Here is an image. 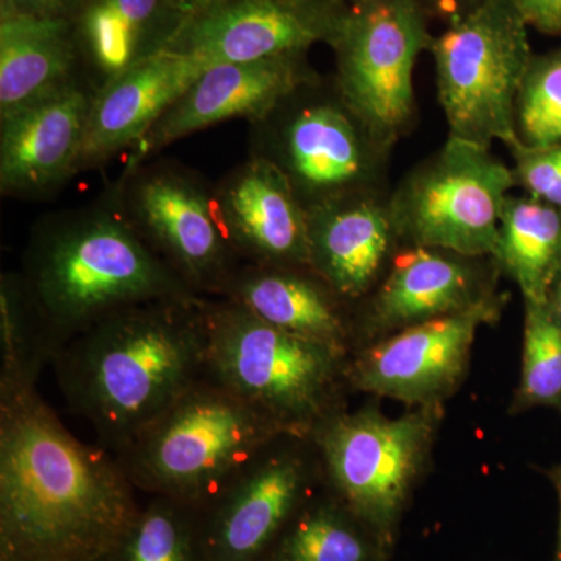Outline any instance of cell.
Here are the masks:
<instances>
[{"label": "cell", "instance_id": "27", "mask_svg": "<svg viewBox=\"0 0 561 561\" xmlns=\"http://www.w3.org/2000/svg\"><path fill=\"white\" fill-rule=\"evenodd\" d=\"M106 559L202 561L198 508L172 497L150 496Z\"/></svg>", "mask_w": 561, "mask_h": 561}, {"label": "cell", "instance_id": "37", "mask_svg": "<svg viewBox=\"0 0 561 561\" xmlns=\"http://www.w3.org/2000/svg\"><path fill=\"white\" fill-rule=\"evenodd\" d=\"M331 2L337 3L341 7L359 5V3L370 2V0H331Z\"/></svg>", "mask_w": 561, "mask_h": 561}, {"label": "cell", "instance_id": "35", "mask_svg": "<svg viewBox=\"0 0 561 561\" xmlns=\"http://www.w3.org/2000/svg\"><path fill=\"white\" fill-rule=\"evenodd\" d=\"M180 2L191 14L194 11L205 9V7L213 5V3L221 2V0H180Z\"/></svg>", "mask_w": 561, "mask_h": 561}, {"label": "cell", "instance_id": "6", "mask_svg": "<svg viewBox=\"0 0 561 561\" xmlns=\"http://www.w3.org/2000/svg\"><path fill=\"white\" fill-rule=\"evenodd\" d=\"M529 24L515 0H482L432 39L438 102L449 136L519 146L516 101L531 58Z\"/></svg>", "mask_w": 561, "mask_h": 561}, {"label": "cell", "instance_id": "12", "mask_svg": "<svg viewBox=\"0 0 561 561\" xmlns=\"http://www.w3.org/2000/svg\"><path fill=\"white\" fill-rule=\"evenodd\" d=\"M323 482L311 437L283 434L198 508L202 561H265Z\"/></svg>", "mask_w": 561, "mask_h": 561}, {"label": "cell", "instance_id": "3", "mask_svg": "<svg viewBox=\"0 0 561 561\" xmlns=\"http://www.w3.org/2000/svg\"><path fill=\"white\" fill-rule=\"evenodd\" d=\"M21 275L61 346L122 309L201 297L140 239L113 186L91 205L36 221Z\"/></svg>", "mask_w": 561, "mask_h": 561}, {"label": "cell", "instance_id": "15", "mask_svg": "<svg viewBox=\"0 0 561 561\" xmlns=\"http://www.w3.org/2000/svg\"><path fill=\"white\" fill-rule=\"evenodd\" d=\"M306 55L208 66L130 150L124 172L149 162L175 140L221 122L261 121L286 95L316 77Z\"/></svg>", "mask_w": 561, "mask_h": 561}, {"label": "cell", "instance_id": "22", "mask_svg": "<svg viewBox=\"0 0 561 561\" xmlns=\"http://www.w3.org/2000/svg\"><path fill=\"white\" fill-rule=\"evenodd\" d=\"M216 298L238 302L278 330L350 354L354 323L348 302L309 267L241 262Z\"/></svg>", "mask_w": 561, "mask_h": 561}, {"label": "cell", "instance_id": "7", "mask_svg": "<svg viewBox=\"0 0 561 561\" xmlns=\"http://www.w3.org/2000/svg\"><path fill=\"white\" fill-rule=\"evenodd\" d=\"M440 408L390 419L373 408L337 412L312 432L323 483L373 540L389 545L427 459Z\"/></svg>", "mask_w": 561, "mask_h": 561}, {"label": "cell", "instance_id": "9", "mask_svg": "<svg viewBox=\"0 0 561 561\" xmlns=\"http://www.w3.org/2000/svg\"><path fill=\"white\" fill-rule=\"evenodd\" d=\"M513 186L512 168L490 147L449 136L391 195L398 239L461 256H493Z\"/></svg>", "mask_w": 561, "mask_h": 561}, {"label": "cell", "instance_id": "11", "mask_svg": "<svg viewBox=\"0 0 561 561\" xmlns=\"http://www.w3.org/2000/svg\"><path fill=\"white\" fill-rule=\"evenodd\" d=\"M117 201L140 239L195 294L216 298L241 264L225 230L217 186L171 161L122 172Z\"/></svg>", "mask_w": 561, "mask_h": 561}, {"label": "cell", "instance_id": "38", "mask_svg": "<svg viewBox=\"0 0 561 561\" xmlns=\"http://www.w3.org/2000/svg\"><path fill=\"white\" fill-rule=\"evenodd\" d=\"M91 561H108V559H106V557H103V559H99V560H91Z\"/></svg>", "mask_w": 561, "mask_h": 561}, {"label": "cell", "instance_id": "18", "mask_svg": "<svg viewBox=\"0 0 561 561\" xmlns=\"http://www.w3.org/2000/svg\"><path fill=\"white\" fill-rule=\"evenodd\" d=\"M206 68L194 58L164 51L94 92L77 175L135 149Z\"/></svg>", "mask_w": 561, "mask_h": 561}, {"label": "cell", "instance_id": "20", "mask_svg": "<svg viewBox=\"0 0 561 561\" xmlns=\"http://www.w3.org/2000/svg\"><path fill=\"white\" fill-rule=\"evenodd\" d=\"M474 260L453 251L409 245L393 257L389 275L373 295L362 331H401L467 311L491 294Z\"/></svg>", "mask_w": 561, "mask_h": 561}, {"label": "cell", "instance_id": "23", "mask_svg": "<svg viewBox=\"0 0 561 561\" xmlns=\"http://www.w3.org/2000/svg\"><path fill=\"white\" fill-rule=\"evenodd\" d=\"M79 80L70 21L0 16V119Z\"/></svg>", "mask_w": 561, "mask_h": 561}, {"label": "cell", "instance_id": "25", "mask_svg": "<svg viewBox=\"0 0 561 561\" xmlns=\"http://www.w3.org/2000/svg\"><path fill=\"white\" fill-rule=\"evenodd\" d=\"M61 350L21 272L0 276V400L36 391Z\"/></svg>", "mask_w": 561, "mask_h": 561}, {"label": "cell", "instance_id": "2", "mask_svg": "<svg viewBox=\"0 0 561 561\" xmlns=\"http://www.w3.org/2000/svg\"><path fill=\"white\" fill-rule=\"evenodd\" d=\"M205 302L190 297L131 306L58 351L51 368L66 404L111 453L208 373Z\"/></svg>", "mask_w": 561, "mask_h": 561}, {"label": "cell", "instance_id": "29", "mask_svg": "<svg viewBox=\"0 0 561 561\" xmlns=\"http://www.w3.org/2000/svg\"><path fill=\"white\" fill-rule=\"evenodd\" d=\"M516 135L526 147L561 140V47L531 58L516 101Z\"/></svg>", "mask_w": 561, "mask_h": 561}, {"label": "cell", "instance_id": "24", "mask_svg": "<svg viewBox=\"0 0 561 561\" xmlns=\"http://www.w3.org/2000/svg\"><path fill=\"white\" fill-rule=\"evenodd\" d=\"M493 257L518 284L524 301L548 302L561 275V209L530 195H508Z\"/></svg>", "mask_w": 561, "mask_h": 561}, {"label": "cell", "instance_id": "5", "mask_svg": "<svg viewBox=\"0 0 561 561\" xmlns=\"http://www.w3.org/2000/svg\"><path fill=\"white\" fill-rule=\"evenodd\" d=\"M210 378L287 434L311 437L341 409L348 356L272 327L225 298H206Z\"/></svg>", "mask_w": 561, "mask_h": 561}, {"label": "cell", "instance_id": "17", "mask_svg": "<svg viewBox=\"0 0 561 561\" xmlns=\"http://www.w3.org/2000/svg\"><path fill=\"white\" fill-rule=\"evenodd\" d=\"M216 186L225 230L239 261L309 267L308 213L275 164L249 154Z\"/></svg>", "mask_w": 561, "mask_h": 561}, {"label": "cell", "instance_id": "21", "mask_svg": "<svg viewBox=\"0 0 561 561\" xmlns=\"http://www.w3.org/2000/svg\"><path fill=\"white\" fill-rule=\"evenodd\" d=\"M187 16L180 0H83L70 20L81 79L98 92L164 54Z\"/></svg>", "mask_w": 561, "mask_h": 561}, {"label": "cell", "instance_id": "13", "mask_svg": "<svg viewBox=\"0 0 561 561\" xmlns=\"http://www.w3.org/2000/svg\"><path fill=\"white\" fill-rule=\"evenodd\" d=\"M500 311V300L490 295L467 311L397 331L348 359V383L420 408L438 404L467 373L479 328Z\"/></svg>", "mask_w": 561, "mask_h": 561}, {"label": "cell", "instance_id": "31", "mask_svg": "<svg viewBox=\"0 0 561 561\" xmlns=\"http://www.w3.org/2000/svg\"><path fill=\"white\" fill-rule=\"evenodd\" d=\"M83 0H0V16L49 18V20H72Z\"/></svg>", "mask_w": 561, "mask_h": 561}, {"label": "cell", "instance_id": "8", "mask_svg": "<svg viewBox=\"0 0 561 561\" xmlns=\"http://www.w3.org/2000/svg\"><path fill=\"white\" fill-rule=\"evenodd\" d=\"M250 125V154L275 164L306 210L376 191L387 149L348 108L334 81L313 77Z\"/></svg>", "mask_w": 561, "mask_h": 561}, {"label": "cell", "instance_id": "16", "mask_svg": "<svg viewBox=\"0 0 561 561\" xmlns=\"http://www.w3.org/2000/svg\"><path fill=\"white\" fill-rule=\"evenodd\" d=\"M92 95L79 80L0 119L3 197L43 198L77 175Z\"/></svg>", "mask_w": 561, "mask_h": 561}, {"label": "cell", "instance_id": "32", "mask_svg": "<svg viewBox=\"0 0 561 561\" xmlns=\"http://www.w3.org/2000/svg\"><path fill=\"white\" fill-rule=\"evenodd\" d=\"M529 27L561 36V0H515Z\"/></svg>", "mask_w": 561, "mask_h": 561}, {"label": "cell", "instance_id": "1", "mask_svg": "<svg viewBox=\"0 0 561 561\" xmlns=\"http://www.w3.org/2000/svg\"><path fill=\"white\" fill-rule=\"evenodd\" d=\"M135 493L116 454L79 440L38 390L0 400V561L110 556Z\"/></svg>", "mask_w": 561, "mask_h": 561}, {"label": "cell", "instance_id": "36", "mask_svg": "<svg viewBox=\"0 0 561 561\" xmlns=\"http://www.w3.org/2000/svg\"><path fill=\"white\" fill-rule=\"evenodd\" d=\"M553 483H556V489L559 491V500H560V529H559V545H557L556 551V560L561 561V471H557L553 474Z\"/></svg>", "mask_w": 561, "mask_h": 561}, {"label": "cell", "instance_id": "19", "mask_svg": "<svg viewBox=\"0 0 561 561\" xmlns=\"http://www.w3.org/2000/svg\"><path fill=\"white\" fill-rule=\"evenodd\" d=\"M306 213L309 268L343 301L370 294L398 239L389 201L378 191L360 192Z\"/></svg>", "mask_w": 561, "mask_h": 561}, {"label": "cell", "instance_id": "28", "mask_svg": "<svg viewBox=\"0 0 561 561\" xmlns=\"http://www.w3.org/2000/svg\"><path fill=\"white\" fill-rule=\"evenodd\" d=\"M519 404L561 405V324L548 302H526Z\"/></svg>", "mask_w": 561, "mask_h": 561}, {"label": "cell", "instance_id": "30", "mask_svg": "<svg viewBox=\"0 0 561 561\" xmlns=\"http://www.w3.org/2000/svg\"><path fill=\"white\" fill-rule=\"evenodd\" d=\"M516 186L530 197L561 209V140L541 147L519 144L512 149Z\"/></svg>", "mask_w": 561, "mask_h": 561}, {"label": "cell", "instance_id": "33", "mask_svg": "<svg viewBox=\"0 0 561 561\" xmlns=\"http://www.w3.org/2000/svg\"><path fill=\"white\" fill-rule=\"evenodd\" d=\"M426 2L442 14H448L453 21L474 9L482 0H426Z\"/></svg>", "mask_w": 561, "mask_h": 561}, {"label": "cell", "instance_id": "34", "mask_svg": "<svg viewBox=\"0 0 561 561\" xmlns=\"http://www.w3.org/2000/svg\"><path fill=\"white\" fill-rule=\"evenodd\" d=\"M549 308L556 317L557 321L561 324V275L553 283L551 291H549L548 298Z\"/></svg>", "mask_w": 561, "mask_h": 561}, {"label": "cell", "instance_id": "26", "mask_svg": "<svg viewBox=\"0 0 561 561\" xmlns=\"http://www.w3.org/2000/svg\"><path fill=\"white\" fill-rule=\"evenodd\" d=\"M373 542L364 524L334 494L316 493L287 524L265 561H373Z\"/></svg>", "mask_w": 561, "mask_h": 561}, {"label": "cell", "instance_id": "4", "mask_svg": "<svg viewBox=\"0 0 561 561\" xmlns=\"http://www.w3.org/2000/svg\"><path fill=\"white\" fill-rule=\"evenodd\" d=\"M287 434L208 373L116 453L136 490L201 507Z\"/></svg>", "mask_w": 561, "mask_h": 561}, {"label": "cell", "instance_id": "10", "mask_svg": "<svg viewBox=\"0 0 561 561\" xmlns=\"http://www.w3.org/2000/svg\"><path fill=\"white\" fill-rule=\"evenodd\" d=\"M432 39L419 0H370L343 10L328 44L335 88L383 149L415 121L413 72Z\"/></svg>", "mask_w": 561, "mask_h": 561}, {"label": "cell", "instance_id": "14", "mask_svg": "<svg viewBox=\"0 0 561 561\" xmlns=\"http://www.w3.org/2000/svg\"><path fill=\"white\" fill-rule=\"evenodd\" d=\"M345 9L331 0H221L191 13L165 51L206 66L306 55L331 43Z\"/></svg>", "mask_w": 561, "mask_h": 561}]
</instances>
